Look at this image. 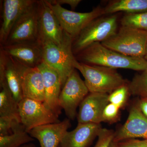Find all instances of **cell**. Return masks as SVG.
I'll use <instances>...</instances> for the list:
<instances>
[{
	"instance_id": "8",
	"label": "cell",
	"mask_w": 147,
	"mask_h": 147,
	"mask_svg": "<svg viewBox=\"0 0 147 147\" xmlns=\"http://www.w3.org/2000/svg\"><path fill=\"white\" fill-rule=\"evenodd\" d=\"M18 111L21 123L28 133L35 127L60 121L43 102L30 98H24L19 102Z\"/></svg>"
},
{
	"instance_id": "14",
	"label": "cell",
	"mask_w": 147,
	"mask_h": 147,
	"mask_svg": "<svg viewBox=\"0 0 147 147\" xmlns=\"http://www.w3.org/2000/svg\"><path fill=\"white\" fill-rule=\"evenodd\" d=\"M109 95L101 93H89L79 106L78 123L100 124L103 122V110L109 102Z\"/></svg>"
},
{
	"instance_id": "28",
	"label": "cell",
	"mask_w": 147,
	"mask_h": 147,
	"mask_svg": "<svg viewBox=\"0 0 147 147\" xmlns=\"http://www.w3.org/2000/svg\"><path fill=\"white\" fill-rule=\"evenodd\" d=\"M119 107L113 103H109L105 107L102 114L103 121H112L115 120L118 115Z\"/></svg>"
},
{
	"instance_id": "7",
	"label": "cell",
	"mask_w": 147,
	"mask_h": 147,
	"mask_svg": "<svg viewBox=\"0 0 147 147\" xmlns=\"http://www.w3.org/2000/svg\"><path fill=\"white\" fill-rule=\"evenodd\" d=\"M89 91L76 69L67 79L61 91L59 103L69 120H74L76 110Z\"/></svg>"
},
{
	"instance_id": "29",
	"label": "cell",
	"mask_w": 147,
	"mask_h": 147,
	"mask_svg": "<svg viewBox=\"0 0 147 147\" xmlns=\"http://www.w3.org/2000/svg\"><path fill=\"white\" fill-rule=\"evenodd\" d=\"M119 147H147V140L135 139L124 140L117 143Z\"/></svg>"
},
{
	"instance_id": "22",
	"label": "cell",
	"mask_w": 147,
	"mask_h": 147,
	"mask_svg": "<svg viewBox=\"0 0 147 147\" xmlns=\"http://www.w3.org/2000/svg\"><path fill=\"white\" fill-rule=\"evenodd\" d=\"M34 141V139L21 128L9 135L0 136V147H21Z\"/></svg>"
},
{
	"instance_id": "10",
	"label": "cell",
	"mask_w": 147,
	"mask_h": 147,
	"mask_svg": "<svg viewBox=\"0 0 147 147\" xmlns=\"http://www.w3.org/2000/svg\"><path fill=\"white\" fill-rule=\"evenodd\" d=\"M39 7L38 41L41 45L47 42L59 45L65 32L46 0L39 1Z\"/></svg>"
},
{
	"instance_id": "18",
	"label": "cell",
	"mask_w": 147,
	"mask_h": 147,
	"mask_svg": "<svg viewBox=\"0 0 147 147\" xmlns=\"http://www.w3.org/2000/svg\"><path fill=\"white\" fill-rule=\"evenodd\" d=\"M100 124L78 123L77 127L71 131H67L62 140L60 147H88L100 129Z\"/></svg>"
},
{
	"instance_id": "2",
	"label": "cell",
	"mask_w": 147,
	"mask_h": 147,
	"mask_svg": "<svg viewBox=\"0 0 147 147\" xmlns=\"http://www.w3.org/2000/svg\"><path fill=\"white\" fill-rule=\"evenodd\" d=\"M74 67L80 71L90 93L111 94L128 84L116 69L102 66L91 65L76 60Z\"/></svg>"
},
{
	"instance_id": "3",
	"label": "cell",
	"mask_w": 147,
	"mask_h": 147,
	"mask_svg": "<svg viewBox=\"0 0 147 147\" xmlns=\"http://www.w3.org/2000/svg\"><path fill=\"white\" fill-rule=\"evenodd\" d=\"M73 38L66 32L59 45L51 42L42 44L43 61L57 71L62 88L67 79L74 69L76 61L72 49Z\"/></svg>"
},
{
	"instance_id": "32",
	"label": "cell",
	"mask_w": 147,
	"mask_h": 147,
	"mask_svg": "<svg viewBox=\"0 0 147 147\" xmlns=\"http://www.w3.org/2000/svg\"><path fill=\"white\" fill-rule=\"evenodd\" d=\"M21 147H37L36 145L34 144H33L32 143H30L29 144H26L24 145Z\"/></svg>"
},
{
	"instance_id": "33",
	"label": "cell",
	"mask_w": 147,
	"mask_h": 147,
	"mask_svg": "<svg viewBox=\"0 0 147 147\" xmlns=\"http://www.w3.org/2000/svg\"><path fill=\"white\" fill-rule=\"evenodd\" d=\"M110 147H119L117 143L115 142H113L111 143V146Z\"/></svg>"
},
{
	"instance_id": "25",
	"label": "cell",
	"mask_w": 147,
	"mask_h": 147,
	"mask_svg": "<svg viewBox=\"0 0 147 147\" xmlns=\"http://www.w3.org/2000/svg\"><path fill=\"white\" fill-rule=\"evenodd\" d=\"M24 128L20 121L9 117H0V136L10 134V132Z\"/></svg>"
},
{
	"instance_id": "15",
	"label": "cell",
	"mask_w": 147,
	"mask_h": 147,
	"mask_svg": "<svg viewBox=\"0 0 147 147\" xmlns=\"http://www.w3.org/2000/svg\"><path fill=\"white\" fill-rule=\"evenodd\" d=\"M137 138L147 139V117L142 113L138 105L130 109L124 124L115 132L113 142H119Z\"/></svg>"
},
{
	"instance_id": "23",
	"label": "cell",
	"mask_w": 147,
	"mask_h": 147,
	"mask_svg": "<svg viewBox=\"0 0 147 147\" xmlns=\"http://www.w3.org/2000/svg\"><path fill=\"white\" fill-rule=\"evenodd\" d=\"M127 86L129 93L147 98V68L141 74L134 76Z\"/></svg>"
},
{
	"instance_id": "34",
	"label": "cell",
	"mask_w": 147,
	"mask_h": 147,
	"mask_svg": "<svg viewBox=\"0 0 147 147\" xmlns=\"http://www.w3.org/2000/svg\"><path fill=\"white\" fill-rule=\"evenodd\" d=\"M144 58L147 60V42L146 46V54H145Z\"/></svg>"
},
{
	"instance_id": "4",
	"label": "cell",
	"mask_w": 147,
	"mask_h": 147,
	"mask_svg": "<svg viewBox=\"0 0 147 147\" xmlns=\"http://www.w3.org/2000/svg\"><path fill=\"white\" fill-rule=\"evenodd\" d=\"M117 16L113 15L96 18L73 39L72 49L74 56L95 42H101L117 31Z\"/></svg>"
},
{
	"instance_id": "20",
	"label": "cell",
	"mask_w": 147,
	"mask_h": 147,
	"mask_svg": "<svg viewBox=\"0 0 147 147\" xmlns=\"http://www.w3.org/2000/svg\"><path fill=\"white\" fill-rule=\"evenodd\" d=\"M104 14L123 11L136 13L147 11V0H116L109 2L103 8Z\"/></svg>"
},
{
	"instance_id": "21",
	"label": "cell",
	"mask_w": 147,
	"mask_h": 147,
	"mask_svg": "<svg viewBox=\"0 0 147 147\" xmlns=\"http://www.w3.org/2000/svg\"><path fill=\"white\" fill-rule=\"evenodd\" d=\"M0 117H9L20 121L18 102L5 83L0 84Z\"/></svg>"
},
{
	"instance_id": "26",
	"label": "cell",
	"mask_w": 147,
	"mask_h": 147,
	"mask_svg": "<svg viewBox=\"0 0 147 147\" xmlns=\"http://www.w3.org/2000/svg\"><path fill=\"white\" fill-rule=\"evenodd\" d=\"M127 84L120 87L109 95L108 100L110 103L115 104L120 108L123 106L129 93Z\"/></svg>"
},
{
	"instance_id": "17",
	"label": "cell",
	"mask_w": 147,
	"mask_h": 147,
	"mask_svg": "<svg viewBox=\"0 0 147 147\" xmlns=\"http://www.w3.org/2000/svg\"><path fill=\"white\" fill-rule=\"evenodd\" d=\"M36 0H4L0 28L1 45L5 44L13 26L24 11Z\"/></svg>"
},
{
	"instance_id": "11",
	"label": "cell",
	"mask_w": 147,
	"mask_h": 147,
	"mask_svg": "<svg viewBox=\"0 0 147 147\" xmlns=\"http://www.w3.org/2000/svg\"><path fill=\"white\" fill-rule=\"evenodd\" d=\"M27 68L0 49V84H6L18 103L24 98L22 82Z\"/></svg>"
},
{
	"instance_id": "19",
	"label": "cell",
	"mask_w": 147,
	"mask_h": 147,
	"mask_svg": "<svg viewBox=\"0 0 147 147\" xmlns=\"http://www.w3.org/2000/svg\"><path fill=\"white\" fill-rule=\"evenodd\" d=\"M22 88L24 98L44 102V83L42 73L38 67L26 69L24 74Z\"/></svg>"
},
{
	"instance_id": "16",
	"label": "cell",
	"mask_w": 147,
	"mask_h": 147,
	"mask_svg": "<svg viewBox=\"0 0 147 147\" xmlns=\"http://www.w3.org/2000/svg\"><path fill=\"white\" fill-rule=\"evenodd\" d=\"M70 127V120L65 119L59 122L35 127L28 133L39 142L40 147H59Z\"/></svg>"
},
{
	"instance_id": "9",
	"label": "cell",
	"mask_w": 147,
	"mask_h": 147,
	"mask_svg": "<svg viewBox=\"0 0 147 147\" xmlns=\"http://www.w3.org/2000/svg\"><path fill=\"white\" fill-rule=\"evenodd\" d=\"M65 32L75 38L87 25L96 18L104 15L103 8L96 7L90 12H75L59 5L51 4L46 0Z\"/></svg>"
},
{
	"instance_id": "27",
	"label": "cell",
	"mask_w": 147,
	"mask_h": 147,
	"mask_svg": "<svg viewBox=\"0 0 147 147\" xmlns=\"http://www.w3.org/2000/svg\"><path fill=\"white\" fill-rule=\"evenodd\" d=\"M115 132L112 129L101 128L98 135V141L94 147H110L113 142Z\"/></svg>"
},
{
	"instance_id": "12",
	"label": "cell",
	"mask_w": 147,
	"mask_h": 147,
	"mask_svg": "<svg viewBox=\"0 0 147 147\" xmlns=\"http://www.w3.org/2000/svg\"><path fill=\"white\" fill-rule=\"evenodd\" d=\"M0 49L27 68L38 67L43 62V48L39 42L1 45Z\"/></svg>"
},
{
	"instance_id": "6",
	"label": "cell",
	"mask_w": 147,
	"mask_h": 147,
	"mask_svg": "<svg viewBox=\"0 0 147 147\" xmlns=\"http://www.w3.org/2000/svg\"><path fill=\"white\" fill-rule=\"evenodd\" d=\"M39 1L36 0L18 18L4 45L39 42Z\"/></svg>"
},
{
	"instance_id": "36",
	"label": "cell",
	"mask_w": 147,
	"mask_h": 147,
	"mask_svg": "<svg viewBox=\"0 0 147 147\" xmlns=\"http://www.w3.org/2000/svg\"><path fill=\"white\" fill-rule=\"evenodd\" d=\"M146 140H147V139H146Z\"/></svg>"
},
{
	"instance_id": "31",
	"label": "cell",
	"mask_w": 147,
	"mask_h": 147,
	"mask_svg": "<svg viewBox=\"0 0 147 147\" xmlns=\"http://www.w3.org/2000/svg\"><path fill=\"white\" fill-rule=\"evenodd\" d=\"M138 105L142 113L147 117V98H142Z\"/></svg>"
},
{
	"instance_id": "5",
	"label": "cell",
	"mask_w": 147,
	"mask_h": 147,
	"mask_svg": "<svg viewBox=\"0 0 147 147\" xmlns=\"http://www.w3.org/2000/svg\"><path fill=\"white\" fill-rule=\"evenodd\" d=\"M147 32L122 26L114 35L101 44L126 56L144 58Z\"/></svg>"
},
{
	"instance_id": "13",
	"label": "cell",
	"mask_w": 147,
	"mask_h": 147,
	"mask_svg": "<svg viewBox=\"0 0 147 147\" xmlns=\"http://www.w3.org/2000/svg\"><path fill=\"white\" fill-rule=\"evenodd\" d=\"M38 67L42 73L44 83L45 99L43 103L46 108L59 117L62 110L59 103V98L62 89L59 75L44 61Z\"/></svg>"
},
{
	"instance_id": "24",
	"label": "cell",
	"mask_w": 147,
	"mask_h": 147,
	"mask_svg": "<svg viewBox=\"0 0 147 147\" xmlns=\"http://www.w3.org/2000/svg\"><path fill=\"white\" fill-rule=\"evenodd\" d=\"M121 23L122 26L147 32V11L126 13L121 19Z\"/></svg>"
},
{
	"instance_id": "1",
	"label": "cell",
	"mask_w": 147,
	"mask_h": 147,
	"mask_svg": "<svg viewBox=\"0 0 147 147\" xmlns=\"http://www.w3.org/2000/svg\"><path fill=\"white\" fill-rule=\"evenodd\" d=\"M79 62L113 69L123 68L142 71L147 68V60L143 57H130L95 42L75 55Z\"/></svg>"
},
{
	"instance_id": "30",
	"label": "cell",
	"mask_w": 147,
	"mask_h": 147,
	"mask_svg": "<svg viewBox=\"0 0 147 147\" xmlns=\"http://www.w3.org/2000/svg\"><path fill=\"white\" fill-rule=\"evenodd\" d=\"M47 1L51 4H57L61 6L64 4L69 5L71 7L72 10L75 9L76 7L82 1L81 0H47Z\"/></svg>"
},
{
	"instance_id": "35",
	"label": "cell",
	"mask_w": 147,
	"mask_h": 147,
	"mask_svg": "<svg viewBox=\"0 0 147 147\" xmlns=\"http://www.w3.org/2000/svg\"><path fill=\"white\" fill-rule=\"evenodd\" d=\"M59 147H60V146H59Z\"/></svg>"
}]
</instances>
